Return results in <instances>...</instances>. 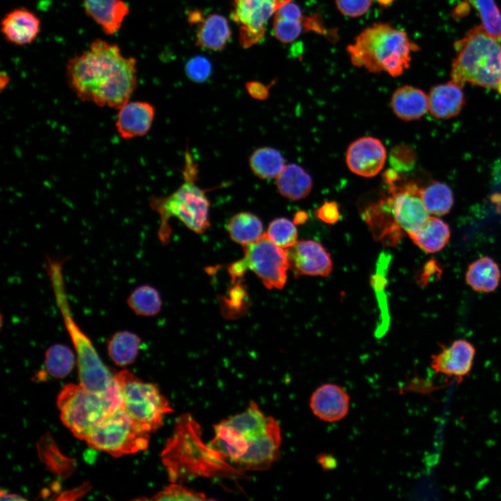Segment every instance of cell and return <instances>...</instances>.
<instances>
[{"mask_svg":"<svg viewBox=\"0 0 501 501\" xmlns=\"http://www.w3.org/2000/svg\"><path fill=\"white\" fill-rule=\"evenodd\" d=\"M501 272L498 264L488 256H483L469 264L466 273L467 284L475 291L489 293L499 285Z\"/></svg>","mask_w":501,"mask_h":501,"instance_id":"cell-24","label":"cell"},{"mask_svg":"<svg viewBox=\"0 0 501 501\" xmlns=\"http://www.w3.org/2000/svg\"><path fill=\"white\" fill-rule=\"evenodd\" d=\"M244 257L228 267L232 281L247 270L256 274L268 289H282L289 268L287 250L276 245L265 233L256 241L244 246Z\"/></svg>","mask_w":501,"mask_h":501,"instance_id":"cell-9","label":"cell"},{"mask_svg":"<svg viewBox=\"0 0 501 501\" xmlns=\"http://www.w3.org/2000/svg\"><path fill=\"white\" fill-rule=\"evenodd\" d=\"M1 500H24L22 497L16 494L8 493L3 490L1 491Z\"/></svg>","mask_w":501,"mask_h":501,"instance_id":"cell-43","label":"cell"},{"mask_svg":"<svg viewBox=\"0 0 501 501\" xmlns=\"http://www.w3.org/2000/svg\"><path fill=\"white\" fill-rule=\"evenodd\" d=\"M153 500H207L206 495L186 488L180 484H172L157 493Z\"/></svg>","mask_w":501,"mask_h":501,"instance_id":"cell-35","label":"cell"},{"mask_svg":"<svg viewBox=\"0 0 501 501\" xmlns=\"http://www.w3.org/2000/svg\"><path fill=\"white\" fill-rule=\"evenodd\" d=\"M420 196L428 212L436 216L448 213L453 205L450 187L441 182H434L421 189Z\"/></svg>","mask_w":501,"mask_h":501,"instance_id":"cell-31","label":"cell"},{"mask_svg":"<svg viewBox=\"0 0 501 501\" xmlns=\"http://www.w3.org/2000/svg\"><path fill=\"white\" fill-rule=\"evenodd\" d=\"M205 16L202 11L199 10H190L187 15L188 22L190 24H196L197 26L203 20Z\"/></svg>","mask_w":501,"mask_h":501,"instance_id":"cell-42","label":"cell"},{"mask_svg":"<svg viewBox=\"0 0 501 501\" xmlns=\"http://www.w3.org/2000/svg\"><path fill=\"white\" fill-rule=\"evenodd\" d=\"M196 45L212 50H223L232 35L227 19L219 14H209L198 25Z\"/></svg>","mask_w":501,"mask_h":501,"instance_id":"cell-22","label":"cell"},{"mask_svg":"<svg viewBox=\"0 0 501 501\" xmlns=\"http://www.w3.org/2000/svg\"><path fill=\"white\" fill-rule=\"evenodd\" d=\"M315 31L324 35L326 28L317 14L311 16L303 15L298 17H284L274 15L273 33L283 43H290L297 39L304 31Z\"/></svg>","mask_w":501,"mask_h":501,"instance_id":"cell-20","label":"cell"},{"mask_svg":"<svg viewBox=\"0 0 501 501\" xmlns=\"http://www.w3.org/2000/svg\"><path fill=\"white\" fill-rule=\"evenodd\" d=\"M390 161L397 172L408 170L414 162L413 151L406 146L395 147L391 151Z\"/></svg>","mask_w":501,"mask_h":501,"instance_id":"cell-38","label":"cell"},{"mask_svg":"<svg viewBox=\"0 0 501 501\" xmlns=\"http://www.w3.org/2000/svg\"><path fill=\"white\" fill-rule=\"evenodd\" d=\"M278 192L292 200L305 198L311 191L312 181L310 175L295 164L285 165L276 178Z\"/></svg>","mask_w":501,"mask_h":501,"instance_id":"cell-26","label":"cell"},{"mask_svg":"<svg viewBox=\"0 0 501 501\" xmlns=\"http://www.w3.org/2000/svg\"><path fill=\"white\" fill-rule=\"evenodd\" d=\"M114 380L122 395L123 408L146 432L159 429L164 415L173 411L156 385L143 381L126 369L118 372Z\"/></svg>","mask_w":501,"mask_h":501,"instance_id":"cell-8","label":"cell"},{"mask_svg":"<svg viewBox=\"0 0 501 501\" xmlns=\"http://www.w3.org/2000/svg\"><path fill=\"white\" fill-rule=\"evenodd\" d=\"M386 150L381 141L372 136L360 138L352 142L346 154V162L351 172L371 177L383 168Z\"/></svg>","mask_w":501,"mask_h":501,"instance_id":"cell-15","label":"cell"},{"mask_svg":"<svg viewBox=\"0 0 501 501\" xmlns=\"http://www.w3.org/2000/svg\"><path fill=\"white\" fill-rule=\"evenodd\" d=\"M294 276H327L333 270L330 254L318 241L301 240L286 249Z\"/></svg>","mask_w":501,"mask_h":501,"instance_id":"cell-13","label":"cell"},{"mask_svg":"<svg viewBox=\"0 0 501 501\" xmlns=\"http://www.w3.org/2000/svg\"><path fill=\"white\" fill-rule=\"evenodd\" d=\"M390 105L398 118L404 120H413L426 113L429 107V100L420 89L404 86L394 92Z\"/></svg>","mask_w":501,"mask_h":501,"instance_id":"cell-23","label":"cell"},{"mask_svg":"<svg viewBox=\"0 0 501 501\" xmlns=\"http://www.w3.org/2000/svg\"><path fill=\"white\" fill-rule=\"evenodd\" d=\"M350 397L341 386L325 383L319 386L311 395L310 408L319 419L334 422L344 418L349 413Z\"/></svg>","mask_w":501,"mask_h":501,"instance_id":"cell-16","label":"cell"},{"mask_svg":"<svg viewBox=\"0 0 501 501\" xmlns=\"http://www.w3.org/2000/svg\"><path fill=\"white\" fill-rule=\"evenodd\" d=\"M461 88L452 81L434 86L428 97V109L431 115L443 119L457 115L464 102Z\"/></svg>","mask_w":501,"mask_h":501,"instance_id":"cell-21","label":"cell"},{"mask_svg":"<svg viewBox=\"0 0 501 501\" xmlns=\"http://www.w3.org/2000/svg\"><path fill=\"white\" fill-rule=\"evenodd\" d=\"M185 72L191 80L197 83L204 82L211 74L212 64L204 56H194L186 63Z\"/></svg>","mask_w":501,"mask_h":501,"instance_id":"cell-36","label":"cell"},{"mask_svg":"<svg viewBox=\"0 0 501 501\" xmlns=\"http://www.w3.org/2000/svg\"><path fill=\"white\" fill-rule=\"evenodd\" d=\"M118 110L116 127L122 138L141 137L150 131L155 116V109L150 103L129 100Z\"/></svg>","mask_w":501,"mask_h":501,"instance_id":"cell-17","label":"cell"},{"mask_svg":"<svg viewBox=\"0 0 501 501\" xmlns=\"http://www.w3.org/2000/svg\"><path fill=\"white\" fill-rule=\"evenodd\" d=\"M227 230L231 239L243 246L256 241L264 234L261 219L248 212L233 215L227 223Z\"/></svg>","mask_w":501,"mask_h":501,"instance_id":"cell-27","label":"cell"},{"mask_svg":"<svg viewBox=\"0 0 501 501\" xmlns=\"http://www.w3.org/2000/svg\"><path fill=\"white\" fill-rule=\"evenodd\" d=\"M317 462L326 470H331L337 466V461L330 454H321L317 456Z\"/></svg>","mask_w":501,"mask_h":501,"instance_id":"cell-41","label":"cell"},{"mask_svg":"<svg viewBox=\"0 0 501 501\" xmlns=\"http://www.w3.org/2000/svg\"><path fill=\"white\" fill-rule=\"evenodd\" d=\"M316 213L318 218L328 224H333L340 218L338 205L333 201L325 202Z\"/></svg>","mask_w":501,"mask_h":501,"instance_id":"cell-39","label":"cell"},{"mask_svg":"<svg viewBox=\"0 0 501 501\" xmlns=\"http://www.w3.org/2000/svg\"><path fill=\"white\" fill-rule=\"evenodd\" d=\"M372 0H335L338 10L349 17H359L370 8Z\"/></svg>","mask_w":501,"mask_h":501,"instance_id":"cell-37","label":"cell"},{"mask_svg":"<svg viewBox=\"0 0 501 501\" xmlns=\"http://www.w3.org/2000/svg\"><path fill=\"white\" fill-rule=\"evenodd\" d=\"M247 440L248 450L234 466L239 472L266 470L280 458L281 431L278 422L274 418L264 434Z\"/></svg>","mask_w":501,"mask_h":501,"instance_id":"cell-12","label":"cell"},{"mask_svg":"<svg viewBox=\"0 0 501 501\" xmlns=\"http://www.w3.org/2000/svg\"><path fill=\"white\" fill-rule=\"evenodd\" d=\"M417 49L405 31L383 22L365 28L347 47L353 65L372 73L384 71L392 77L404 72L411 52Z\"/></svg>","mask_w":501,"mask_h":501,"instance_id":"cell-2","label":"cell"},{"mask_svg":"<svg viewBox=\"0 0 501 501\" xmlns=\"http://www.w3.org/2000/svg\"><path fill=\"white\" fill-rule=\"evenodd\" d=\"M248 163L252 172L266 180L277 178L285 166L281 153L271 147L256 149L250 156Z\"/></svg>","mask_w":501,"mask_h":501,"instance_id":"cell-29","label":"cell"},{"mask_svg":"<svg viewBox=\"0 0 501 501\" xmlns=\"http://www.w3.org/2000/svg\"><path fill=\"white\" fill-rule=\"evenodd\" d=\"M141 342V339L136 333L129 331H118L107 342L109 356L117 365L132 364L138 356Z\"/></svg>","mask_w":501,"mask_h":501,"instance_id":"cell-28","label":"cell"},{"mask_svg":"<svg viewBox=\"0 0 501 501\" xmlns=\"http://www.w3.org/2000/svg\"><path fill=\"white\" fill-rule=\"evenodd\" d=\"M408 236L422 250L429 253H434L441 250L447 244L450 238V230L442 219L429 216L418 230Z\"/></svg>","mask_w":501,"mask_h":501,"instance_id":"cell-25","label":"cell"},{"mask_svg":"<svg viewBox=\"0 0 501 501\" xmlns=\"http://www.w3.org/2000/svg\"><path fill=\"white\" fill-rule=\"evenodd\" d=\"M149 439V433L142 429L121 407L97 424L86 441L94 449L120 456L146 450Z\"/></svg>","mask_w":501,"mask_h":501,"instance_id":"cell-10","label":"cell"},{"mask_svg":"<svg viewBox=\"0 0 501 501\" xmlns=\"http://www.w3.org/2000/svg\"><path fill=\"white\" fill-rule=\"evenodd\" d=\"M292 1L234 0L230 17L239 26L240 45L249 48L260 42L269 19L281 6Z\"/></svg>","mask_w":501,"mask_h":501,"instance_id":"cell-11","label":"cell"},{"mask_svg":"<svg viewBox=\"0 0 501 501\" xmlns=\"http://www.w3.org/2000/svg\"><path fill=\"white\" fill-rule=\"evenodd\" d=\"M170 480L234 473L233 468L201 439L199 424L189 415L176 422L175 431L162 452Z\"/></svg>","mask_w":501,"mask_h":501,"instance_id":"cell-3","label":"cell"},{"mask_svg":"<svg viewBox=\"0 0 501 501\" xmlns=\"http://www.w3.org/2000/svg\"><path fill=\"white\" fill-rule=\"evenodd\" d=\"M83 3L88 16L108 35L119 31L129 13L128 5L122 0H83Z\"/></svg>","mask_w":501,"mask_h":501,"instance_id":"cell-19","label":"cell"},{"mask_svg":"<svg viewBox=\"0 0 501 501\" xmlns=\"http://www.w3.org/2000/svg\"><path fill=\"white\" fill-rule=\"evenodd\" d=\"M40 20L33 12L15 8L8 13L1 22V31L5 39L16 45L32 43L40 31Z\"/></svg>","mask_w":501,"mask_h":501,"instance_id":"cell-18","label":"cell"},{"mask_svg":"<svg viewBox=\"0 0 501 501\" xmlns=\"http://www.w3.org/2000/svg\"><path fill=\"white\" fill-rule=\"evenodd\" d=\"M454 47L452 81L461 87L470 83L501 94V38L489 34L481 24L456 41Z\"/></svg>","mask_w":501,"mask_h":501,"instance_id":"cell-6","label":"cell"},{"mask_svg":"<svg viewBox=\"0 0 501 501\" xmlns=\"http://www.w3.org/2000/svg\"><path fill=\"white\" fill-rule=\"evenodd\" d=\"M136 60L116 44L94 40L88 50L68 60V84L77 97L99 106L118 109L137 86Z\"/></svg>","mask_w":501,"mask_h":501,"instance_id":"cell-1","label":"cell"},{"mask_svg":"<svg viewBox=\"0 0 501 501\" xmlns=\"http://www.w3.org/2000/svg\"><path fill=\"white\" fill-rule=\"evenodd\" d=\"M57 406L63 423L77 438L86 440L104 418L123 407V401L116 383L103 392L90 390L80 383H70L58 394Z\"/></svg>","mask_w":501,"mask_h":501,"instance_id":"cell-7","label":"cell"},{"mask_svg":"<svg viewBox=\"0 0 501 501\" xmlns=\"http://www.w3.org/2000/svg\"><path fill=\"white\" fill-rule=\"evenodd\" d=\"M63 262L64 260L47 257L46 270L56 303L76 351L80 384L90 390L103 392L115 384L114 376L72 314L63 273Z\"/></svg>","mask_w":501,"mask_h":501,"instance_id":"cell-5","label":"cell"},{"mask_svg":"<svg viewBox=\"0 0 501 501\" xmlns=\"http://www.w3.org/2000/svg\"><path fill=\"white\" fill-rule=\"evenodd\" d=\"M246 88L252 97L258 100H264L269 95V86L259 81L247 82Z\"/></svg>","mask_w":501,"mask_h":501,"instance_id":"cell-40","label":"cell"},{"mask_svg":"<svg viewBox=\"0 0 501 501\" xmlns=\"http://www.w3.org/2000/svg\"><path fill=\"white\" fill-rule=\"evenodd\" d=\"M127 303L136 315L143 317L157 315L162 307L159 292L148 285H141L133 290L128 296Z\"/></svg>","mask_w":501,"mask_h":501,"instance_id":"cell-30","label":"cell"},{"mask_svg":"<svg viewBox=\"0 0 501 501\" xmlns=\"http://www.w3.org/2000/svg\"><path fill=\"white\" fill-rule=\"evenodd\" d=\"M431 356V367L436 373L454 377L458 383L469 376L476 353L475 347L469 341L456 340Z\"/></svg>","mask_w":501,"mask_h":501,"instance_id":"cell-14","label":"cell"},{"mask_svg":"<svg viewBox=\"0 0 501 501\" xmlns=\"http://www.w3.org/2000/svg\"><path fill=\"white\" fill-rule=\"evenodd\" d=\"M308 218V216L306 212L300 211L296 213L293 221L295 224H302L307 221Z\"/></svg>","mask_w":501,"mask_h":501,"instance_id":"cell-44","label":"cell"},{"mask_svg":"<svg viewBox=\"0 0 501 501\" xmlns=\"http://www.w3.org/2000/svg\"><path fill=\"white\" fill-rule=\"evenodd\" d=\"M294 221L284 217L273 219L269 225L266 234L278 246L287 249L297 239V229Z\"/></svg>","mask_w":501,"mask_h":501,"instance_id":"cell-34","label":"cell"},{"mask_svg":"<svg viewBox=\"0 0 501 501\" xmlns=\"http://www.w3.org/2000/svg\"><path fill=\"white\" fill-rule=\"evenodd\" d=\"M198 173V166L186 150L182 184L168 196H152L150 199V207L159 216L157 235L163 244L170 241L172 230L169 221L172 217L197 234L205 232L210 226V202L206 195L207 189L196 184Z\"/></svg>","mask_w":501,"mask_h":501,"instance_id":"cell-4","label":"cell"},{"mask_svg":"<svg viewBox=\"0 0 501 501\" xmlns=\"http://www.w3.org/2000/svg\"><path fill=\"white\" fill-rule=\"evenodd\" d=\"M477 11L482 26L491 35L501 38V13L494 0H467Z\"/></svg>","mask_w":501,"mask_h":501,"instance_id":"cell-33","label":"cell"},{"mask_svg":"<svg viewBox=\"0 0 501 501\" xmlns=\"http://www.w3.org/2000/svg\"><path fill=\"white\" fill-rule=\"evenodd\" d=\"M377 2L383 7L390 6L395 0H376Z\"/></svg>","mask_w":501,"mask_h":501,"instance_id":"cell-45","label":"cell"},{"mask_svg":"<svg viewBox=\"0 0 501 501\" xmlns=\"http://www.w3.org/2000/svg\"><path fill=\"white\" fill-rule=\"evenodd\" d=\"M74 365V353L64 344H54L49 347L45 353V370L54 378L65 377L70 373Z\"/></svg>","mask_w":501,"mask_h":501,"instance_id":"cell-32","label":"cell"}]
</instances>
